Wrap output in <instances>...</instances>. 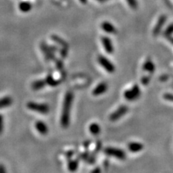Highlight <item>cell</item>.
<instances>
[{
    "mask_svg": "<svg viewBox=\"0 0 173 173\" xmlns=\"http://www.w3.org/2000/svg\"><path fill=\"white\" fill-rule=\"evenodd\" d=\"M74 94L72 92H67L65 95L63 103L62 112L61 115V125L63 128H66L70 124V115L72 109Z\"/></svg>",
    "mask_w": 173,
    "mask_h": 173,
    "instance_id": "obj_1",
    "label": "cell"
},
{
    "mask_svg": "<svg viewBox=\"0 0 173 173\" xmlns=\"http://www.w3.org/2000/svg\"><path fill=\"white\" fill-rule=\"evenodd\" d=\"M27 107L30 110L37 112L40 114H48L50 112V107L45 103H37L35 102H28Z\"/></svg>",
    "mask_w": 173,
    "mask_h": 173,
    "instance_id": "obj_2",
    "label": "cell"
},
{
    "mask_svg": "<svg viewBox=\"0 0 173 173\" xmlns=\"http://www.w3.org/2000/svg\"><path fill=\"white\" fill-rule=\"evenodd\" d=\"M104 153L107 156L115 157L120 160H124L126 157V152L123 149H118V148L106 147L105 149H104Z\"/></svg>",
    "mask_w": 173,
    "mask_h": 173,
    "instance_id": "obj_3",
    "label": "cell"
},
{
    "mask_svg": "<svg viewBox=\"0 0 173 173\" xmlns=\"http://www.w3.org/2000/svg\"><path fill=\"white\" fill-rule=\"evenodd\" d=\"M124 97L128 101H134L138 99L141 95V90L137 84H134L131 89L126 90L124 92Z\"/></svg>",
    "mask_w": 173,
    "mask_h": 173,
    "instance_id": "obj_4",
    "label": "cell"
},
{
    "mask_svg": "<svg viewBox=\"0 0 173 173\" xmlns=\"http://www.w3.org/2000/svg\"><path fill=\"white\" fill-rule=\"evenodd\" d=\"M97 61L98 63L100 64V66L103 67L107 72L113 73L115 72V66L113 65V63L105 56H99L97 58Z\"/></svg>",
    "mask_w": 173,
    "mask_h": 173,
    "instance_id": "obj_5",
    "label": "cell"
},
{
    "mask_svg": "<svg viewBox=\"0 0 173 173\" xmlns=\"http://www.w3.org/2000/svg\"><path fill=\"white\" fill-rule=\"evenodd\" d=\"M128 111V107L126 105H121L116 110H115L112 114L110 115V120L111 121H116L122 118L124 115Z\"/></svg>",
    "mask_w": 173,
    "mask_h": 173,
    "instance_id": "obj_6",
    "label": "cell"
},
{
    "mask_svg": "<svg viewBox=\"0 0 173 173\" xmlns=\"http://www.w3.org/2000/svg\"><path fill=\"white\" fill-rule=\"evenodd\" d=\"M40 49H41L42 51H43L44 56H45L46 60L47 61H55L56 60V56L54 53L51 51V49L49 48V46L47 43L42 42L40 43Z\"/></svg>",
    "mask_w": 173,
    "mask_h": 173,
    "instance_id": "obj_7",
    "label": "cell"
},
{
    "mask_svg": "<svg viewBox=\"0 0 173 173\" xmlns=\"http://www.w3.org/2000/svg\"><path fill=\"white\" fill-rule=\"evenodd\" d=\"M167 20V17L165 15H161L160 17H159L158 20H157V24L154 28L153 30V35L154 36H159V33H160L161 31V29H162L163 27H164L165 22H166Z\"/></svg>",
    "mask_w": 173,
    "mask_h": 173,
    "instance_id": "obj_8",
    "label": "cell"
},
{
    "mask_svg": "<svg viewBox=\"0 0 173 173\" xmlns=\"http://www.w3.org/2000/svg\"><path fill=\"white\" fill-rule=\"evenodd\" d=\"M101 41L105 51H106L108 54H112L113 53V51H114V49H113V45L110 38L107 37V36H103V37H102L101 38Z\"/></svg>",
    "mask_w": 173,
    "mask_h": 173,
    "instance_id": "obj_9",
    "label": "cell"
},
{
    "mask_svg": "<svg viewBox=\"0 0 173 173\" xmlns=\"http://www.w3.org/2000/svg\"><path fill=\"white\" fill-rule=\"evenodd\" d=\"M108 86L105 82H101L92 91V95L94 96H99L103 95L107 90Z\"/></svg>",
    "mask_w": 173,
    "mask_h": 173,
    "instance_id": "obj_10",
    "label": "cell"
},
{
    "mask_svg": "<svg viewBox=\"0 0 173 173\" xmlns=\"http://www.w3.org/2000/svg\"><path fill=\"white\" fill-rule=\"evenodd\" d=\"M35 126H36V130L39 132V134H41V135H46L49 132V128H48V126L46 125L43 121L42 120H38L37 122L35 124Z\"/></svg>",
    "mask_w": 173,
    "mask_h": 173,
    "instance_id": "obj_11",
    "label": "cell"
},
{
    "mask_svg": "<svg viewBox=\"0 0 173 173\" xmlns=\"http://www.w3.org/2000/svg\"><path fill=\"white\" fill-rule=\"evenodd\" d=\"M128 148L131 152L136 153L141 151L144 148V145L139 142H131L128 144Z\"/></svg>",
    "mask_w": 173,
    "mask_h": 173,
    "instance_id": "obj_12",
    "label": "cell"
},
{
    "mask_svg": "<svg viewBox=\"0 0 173 173\" xmlns=\"http://www.w3.org/2000/svg\"><path fill=\"white\" fill-rule=\"evenodd\" d=\"M101 28L104 31L106 32L107 33L114 34V33H116V32H117L116 28H115L110 22H106V21L102 23Z\"/></svg>",
    "mask_w": 173,
    "mask_h": 173,
    "instance_id": "obj_13",
    "label": "cell"
},
{
    "mask_svg": "<svg viewBox=\"0 0 173 173\" xmlns=\"http://www.w3.org/2000/svg\"><path fill=\"white\" fill-rule=\"evenodd\" d=\"M143 70L149 72V74H152L155 71V65L153 61L150 59H148L143 64Z\"/></svg>",
    "mask_w": 173,
    "mask_h": 173,
    "instance_id": "obj_14",
    "label": "cell"
},
{
    "mask_svg": "<svg viewBox=\"0 0 173 173\" xmlns=\"http://www.w3.org/2000/svg\"><path fill=\"white\" fill-rule=\"evenodd\" d=\"M51 38L53 40V41H54L56 43H57L58 45L61 46L62 48H66L69 49V44L67 43L66 40H64L63 38H61L59 36H56V35H52L51 36Z\"/></svg>",
    "mask_w": 173,
    "mask_h": 173,
    "instance_id": "obj_15",
    "label": "cell"
},
{
    "mask_svg": "<svg viewBox=\"0 0 173 173\" xmlns=\"http://www.w3.org/2000/svg\"><path fill=\"white\" fill-rule=\"evenodd\" d=\"M13 103L12 98L9 96H6L0 99V109L5 108V107H9Z\"/></svg>",
    "mask_w": 173,
    "mask_h": 173,
    "instance_id": "obj_16",
    "label": "cell"
},
{
    "mask_svg": "<svg viewBox=\"0 0 173 173\" xmlns=\"http://www.w3.org/2000/svg\"><path fill=\"white\" fill-rule=\"evenodd\" d=\"M46 85H47V84H46L45 80H39L32 82L31 86L33 90H40L45 87Z\"/></svg>",
    "mask_w": 173,
    "mask_h": 173,
    "instance_id": "obj_17",
    "label": "cell"
},
{
    "mask_svg": "<svg viewBox=\"0 0 173 173\" xmlns=\"http://www.w3.org/2000/svg\"><path fill=\"white\" fill-rule=\"evenodd\" d=\"M46 82L47 85L51 86H58L59 84L61 83V81L60 80H55L53 76H51V75H48L46 76Z\"/></svg>",
    "mask_w": 173,
    "mask_h": 173,
    "instance_id": "obj_18",
    "label": "cell"
},
{
    "mask_svg": "<svg viewBox=\"0 0 173 173\" xmlns=\"http://www.w3.org/2000/svg\"><path fill=\"white\" fill-rule=\"evenodd\" d=\"M19 9L22 12H28L29 11L31 10L32 5L28 2H22L19 5Z\"/></svg>",
    "mask_w": 173,
    "mask_h": 173,
    "instance_id": "obj_19",
    "label": "cell"
},
{
    "mask_svg": "<svg viewBox=\"0 0 173 173\" xmlns=\"http://www.w3.org/2000/svg\"><path fill=\"white\" fill-rule=\"evenodd\" d=\"M89 130L92 135H98L100 132V126L99 124H96V123H93V124H90L89 127Z\"/></svg>",
    "mask_w": 173,
    "mask_h": 173,
    "instance_id": "obj_20",
    "label": "cell"
},
{
    "mask_svg": "<svg viewBox=\"0 0 173 173\" xmlns=\"http://www.w3.org/2000/svg\"><path fill=\"white\" fill-rule=\"evenodd\" d=\"M79 166L78 159H70L68 162V169L71 172H74L77 170Z\"/></svg>",
    "mask_w": 173,
    "mask_h": 173,
    "instance_id": "obj_21",
    "label": "cell"
},
{
    "mask_svg": "<svg viewBox=\"0 0 173 173\" xmlns=\"http://www.w3.org/2000/svg\"><path fill=\"white\" fill-rule=\"evenodd\" d=\"M172 34H173V23L170 24L165 30V31L164 32V36L167 38L172 36Z\"/></svg>",
    "mask_w": 173,
    "mask_h": 173,
    "instance_id": "obj_22",
    "label": "cell"
},
{
    "mask_svg": "<svg viewBox=\"0 0 173 173\" xmlns=\"http://www.w3.org/2000/svg\"><path fill=\"white\" fill-rule=\"evenodd\" d=\"M150 80H151L150 76H144L143 77L141 78V82L143 85H147V84L150 82Z\"/></svg>",
    "mask_w": 173,
    "mask_h": 173,
    "instance_id": "obj_23",
    "label": "cell"
},
{
    "mask_svg": "<svg viewBox=\"0 0 173 173\" xmlns=\"http://www.w3.org/2000/svg\"><path fill=\"white\" fill-rule=\"evenodd\" d=\"M126 2H128V5L132 9H136L138 7L137 2H136V0H126Z\"/></svg>",
    "mask_w": 173,
    "mask_h": 173,
    "instance_id": "obj_24",
    "label": "cell"
},
{
    "mask_svg": "<svg viewBox=\"0 0 173 173\" xmlns=\"http://www.w3.org/2000/svg\"><path fill=\"white\" fill-rule=\"evenodd\" d=\"M4 131V117L2 114H0V135L2 134Z\"/></svg>",
    "mask_w": 173,
    "mask_h": 173,
    "instance_id": "obj_25",
    "label": "cell"
},
{
    "mask_svg": "<svg viewBox=\"0 0 173 173\" xmlns=\"http://www.w3.org/2000/svg\"><path fill=\"white\" fill-rule=\"evenodd\" d=\"M60 54H61V56L63 58H65L68 54V49H66V48H62V49L60 50Z\"/></svg>",
    "mask_w": 173,
    "mask_h": 173,
    "instance_id": "obj_26",
    "label": "cell"
},
{
    "mask_svg": "<svg viewBox=\"0 0 173 173\" xmlns=\"http://www.w3.org/2000/svg\"><path fill=\"white\" fill-rule=\"evenodd\" d=\"M164 98L166 100L173 102V94L166 93L164 95Z\"/></svg>",
    "mask_w": 173,
    "mask_h": 173,
    "instance_id": "obj_27",
    "label": "cell"
},
{
    "mask_svg": "<svg viewBox=\"0 0 173 173\" xmlns=\"http://www.w3.org/2000/svg\"><path fill=\"white\" fill-rule=\"evenodd\" d=\"M56 66L58 69H61L63 67V62L61 60H57L56 61Z\"/></svg>",
    "mask_w": 173,
    "mask_h": 173,
    "instance_id": "obj_28",
    "label": "cell"
},
{
    "mask_svg": "<svg viewBox=\"0 0 173 173\" xmlns=\"http://www.w3.org/2000/svg\"><path fill=\"white\" fill-rule=\"evenodd\" d=\"M6 168L3 165L0 164V173H5L6 172Z\"/></svg>",
    "mask_w": 173,
    "mask_h": 173,
    "instance_id": "obj_29",
    "label": "cell"
},
{
    "mask_svg": "<svg viewBox=\"0 0 173 173\" xmlns=\"http://www.w3.org/2000/svg\"><path fill=\"white\" fill-rule=\"evenodd\" d=\"M100 168H98V167H97V168L95 169V170H92V172H100Z\"/></svg>",
    "mask_w": 173,
    "mask_h": 173,
    "instance_id": "obj_30",
    "label": "cell"
},
{
    "mask_svg": "<svg viewBox=\"0 0 173 173\" xmlns=\"http://www.w3.org/2000/svg\"><path fill=\"white\" fill-rule=\"evenodd\" d=\"M80 1L82 3H83V4H86V2H87V0H80Z\"/></svg>",
    "mask_w": 173,
    "mask_h": 173,
    "instance_id": "obj_31",
    "label": "cell"
},
{
    "mask_svg": "<svg viewBox=\"0 0 173 173\" xmlns=\"http://www.w3.org/2000/svg\"><path fill=\"white\" fill-rule=\"evenodd\" d=\"M98 2H105V0H97Z\"/></svg>",
    "mask_w": 173,
    "mask_h": 173,
    "instance_id": "obj_32",
    "label": "cell"
},
{
    "mask_svg": "<svg viewBox=\"0 0 173 173\" xmlns=\"http://www.w3.org/2000/svg\"><path fill=\"white\" fill-rule=\"evenodd\" d=\"M105 1H107V0H105Z\"/></svg>",
    "mask_w": 173,
    "mask_h": 173,
    "instance_id": "obj_33",
    "label": "cell"
}]
</instances>
